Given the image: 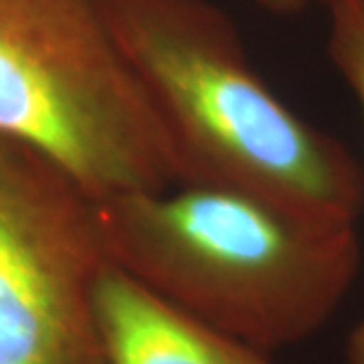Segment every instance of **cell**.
<instances>
[{"mask_svg": "<svg viewBox=\"0 0 364 364\" xmlns=\"http://www.w3.org/2000/svg\"><path fill=\"white\" fill-rule=\"evenodd\" d=\"M330 9L328 55L364 116V0H326Z\"/></svg>", "mask_w": 364, "mask_h": 364, "instance_id": "obj_6", "label": "cell"}, {"mask_svg": "<svg viewBox=\"0 0 364 364\" xmlns=\"http://www.w3.org/2000/svg\"><path fill=\"white\" fill-rule=\"evenodd\" d=\"M107 263L95 198L0 132V364H105L95 287Z\"/></svg>", "mask_w": 364, "mask_h": 364, "instance_id": "obj_4", "label": "cell"}, {"mask_svg": "<svg viewBox=\"0 0 364 364\" xmlns=\"http://www.w3.org/2000/svg\"><path fill=\"white\" fill-rule=\"evenodd\" d=\"M95 314L105 364H277L158 298L107 263L95 287Z\"/></svg>", "mask_w": 364, "mask_h": 364, "instance_id": "obj_5", "label": "cell"}, {"mask_svg": "<svg viewBox=\"0 0 364 364\" xmlns=\"http://www.w3.org/2000/svg\"><path fill=\"white\" fill-rule=\"evenodd\" d=\"M261 9L273 14H298L306 11L314 0H257Z\"/></svg>", "mask_w": 364, "mask_h": 364, "instance_id": "obj_8", "label": "cell"}, {"mask_svg": "<svg viewBox=\"0 0 364 364\" xmlns=\"http://www.w3.org/2000/svg\"><path fill=\"white\" fill-rule=\"evenodd\" d=\"M0 132L95 200L181 184V164L102 0H0Z\"/></svg>", "mask_w": 364, "mask_h": 364, "instance_id": "obj_3", "label": "cell"}, {"mask_svg": "<svg viewBox=\"0 0 364 364\" xmlns=\"http://www.w3.org/2000/svg\"><path fill=\"white\" fill-rule=\"evenodd\" d=\"M346 363L364 364V320L354 326V330L346 340Z\"/></svg>", "mask_w": 364, "mask_h": 364, "instance_id": "obj_7", "label": "cell"}, {"mask_svg": "<svg viewBox=\"0 0 364 364\" xmlns=\"http://www.w3.org/2000/svg\"><path fill=\"white\" fill-rule=\"evenodd\" d=\"M107 259L158 298L263 352L314 336L360 267L356 225L208 184L95 200Z\"/></svg>", "mask_w": 364, "mask_h": 364, "instance_id": "obj_1", "label": "cell"}, {"mask_svg": "<svg viewBox=\"0 0 364 364\" xmlns=\"http://www.w3.org/2000/svg\"><path fill=\"white\" fill-rule=\"evenodd\" d=\"M102 4L168 134L184 184L233 188L314 221L356 225L363 166L269 87L221 6L210 0Z\"/></svg>", "mask_w": 364, "mask_h": 364, "instance_id": "obj_2", "label": "cell"}]
</instances>
